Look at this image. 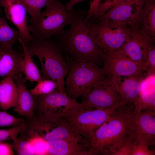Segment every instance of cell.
<instances>
[{"instance_id":"obj_36","label":"cell","mask_w":155,"mask_h":155,"mask_svg":"<svg viewBox=\"0 0 155 155\" xmlns=\"http://www.w3.org/2000/svg\"><path fill=\"white\" fill-rule=\"evenodd\" d=\"M85 0H70L65 5L66 7L69 9H71L73 7V6Z\"/></svg>"},{"instance_id":"obj_1","label":"cell","mask_w":155,"mask_h":155,"mask_svg":"<svg viewBox=\"0 0 155 155\" xmlns=\"http://www.w3.org/2000/svg\"><path fill=\"white\" fill-rule=\"evenodd\" d=\"M135 111L133 106L125 103L96 130L89 141L93 155H113L132 138V117Z\"/></svg>"},{"instance_id":"obj_3","label":"cell","mask_w":155,"mask_h":155,"mask_svg":"<svg viewBox=\"0 0 155 155\" xmlns=\"http://www.w3.org/2000/svg\"><path fill=\"white\" fill-rule=\"evenodd\" d=\"M87 13L84 10H76L74 7L68 9L59 0H54L43 11L30 18L29 30L34 38L48 39L62 33L65 26L85 17Z\"/></svg>"},{"instance_id":"obj_14","label":"cell","mask_w":155,"mask_h":155,"mask_svg":"<svg viewBox=\"0 0 155 155\" xmlns=\"http://www.w3.org/2000/svg\"><path fill=\"white\" fill-rule=\"evenodd\" d=\"M0 5L4 8L7 19L18 29L19 38L27 45L34 38L29 30L27 12L24 7L18 0H0Z\"/></svg>"},{"instance_id":"obj_35","label":"cell","mask_w":155,"mask_h":155,"mask_svg":"<svg viewBox=\"0 0 155 155\" xmlns=\"http://www.w3.org/2000/svg\"><path fill=\"white\" fill-rule=\"evenodd\" d=\"M14 154L11 144L5 142H0V155Z\"/></svg>"},{"instance_id":"obj_28","label":"cell","mask_w":155,"mask_h":155,"mask_svg":"<svg viewBox=\"0 0 155 155\" xmlns=\"http://www.w3.org/2000/svg\"><path fill=\"white\" fill-rule=\"evenodd\" d=\"M131 155H154L155 151L136 139L134 136L130 141Z\"/></svg>"},{"instance_id":"obj_29","label":"cell","mask_w":155,"mask_h":155,"mask_svg":"<svg viewBox=\"0 0 155 155\" xmlns=\"http://www.w3.org/2000/svg\"><path fill=\"white\" fill-rule=\"evenodd\" d=\"M24 118L17 117L4 111H0V127H16L24 123Z\"/></svg>"},{"instance_id":"obj_31","label":"cell","mask_w":155,"mask_h":155,"mask_svg":"<svg viewBox=\"0 0 155 155\" xmlns=\"http://www.w3.org/2000/svg\"><path fill=\"white\" fill-rule=\"evenodd\" d=\"M26 139L31 144L34 155H47L46 141L42 138L38 137Z\"/></svg>"},{"instance_id":"obj_7","label":"cell","mask_w":155,"mask_h":155,"mask_svg":"<svg viewBox=\"0 0 155 155\" xmlns=\"http://www.w3.org/2000/svg\"><path fill=\"white\" fill-rule=\"evenodd\" d=\"M89 20L91 33L104 56L119 49L129 38L133 29L108 20L96 23Z\"/></svg>"},{"instance_id":"obj_20","label":"cell","mask_w":155,"mask_h":155,"mask_svg":"<svg viewBox=\"0 0 155 155\" xmlns=\"http://www.w3.org/2000/svg\"><path fill=\"white\" fill-rule=\"evenodd\" d=\"M18 97L16 85L12 78L8 77L0 81V108L6 111L16 104Z\"/></svg>"},{"instance_id":"obj_33","label":"cell","mask_w":155,"mask_h":155,"mask_svg":"<svg viewBox=\"0 0 155 155\" xmlns=\"http://www.w3.org/2000/svg\"><path fill=\"white\" fill-rule=\"evenodd\" d=\"M147 70L149 74H154L155 71V47L152 46L147 53Z\"/></svg>"},{"instance_id":"obj_16","label":"cell","mask_w":155,"mask_h":155,"mask_svg":"<svg viewBox=\"0 0 155 155\" xmlns=\"http://www.w3.org/2000/svg\"><path fill=\"white\" fill-rule=\"evenodd\" d=\"M143 77L142 73L134 76L112 77L108 81L116 88L122 100L134 106L136 110L141 93Z\"/></svg>"},{"instance_id":"obj_27","label":"cell","mask_w":155,"mask_h":155,"mask_svg":"<svg viewBox=\"0 0 155 155\" xmlns=\"http://www.w3.org/2000/svg\"><path fill=\"white\" fill-rule=\"evenodd\" d=\"M11 144L17 155H34L32 147L26 139L18 137L12 140Z\"/></svg>"},{"instance_id":"obj_8","label":"cell","mask_w":155,"mask_h":155,"mask_svg":"<svg viewBox=\"0 0 155 155\" xmlns=\"http://www.w3.org/2000/svg\"><path fill=\"white\" fill-rule=\"evenodd\" d=\"M117 109H74L67 111L63 117L77 133L89 142L96 130L108 120Z\"/></svg>"},{"instance_id":"obj_19","label":"cell","mask_w":155,"mask_h":155,"mask_svg":"<svg viewBox=\"0 0 155 155\" xmlns=\"http://www.w3.org/2000/svg\"><path fill=\"white\" fill-rule=\"evenodd\" d=\"M22 73L12 78L18 90L17 102L13 110L23 117L27 119L34 114L35 99L34 96L27 89L25 84L26 80Z\"/></svg>"},{"instance_id":"obj_4","label":"cell","mask_w":155,"mask_h":155,"mask_svg":"<svg viewBox=\"0 0 155 155\" xmlns=\"http://www.w3.org/2000/svg\"><path fill=\"white\" fill-rule=\"evenodd\" d=\"M26 46L32 57L36 56L39 59L41 65V75L45 79L55 81L57 89L65 91V78L69 66L60 45L49 39L34 38Z\"/></svg>"},{"instance_id":"obj_37","label":"cell","mask_w":155,"mask_h":155,"mask_svg":"<svg viewBox=\"0 0 155 155\" xmlns=\"http://www.w3.org/2000/svg\"><path fill=\"white\" fill-rule=\"evenodd\" d=\"M0 7H1V6H0Z\"/></svg>"},{"instance_id":"obj_2","label":"cell","mask_w":155,"mask_h":155,"mask_svg":"<svg viewBox=\"0 0 155 155\" xmlns=\"http://www.w3.org/2000/svg\"><path fill=\"white\" fill-rule=\"evenodd\" d=\"M81 18L55 37L57 42L69 56L77 62H92L98 65L104 55L95 42L91 33L90 22Z\"/></svg>"},{"instance_id":"obj_9","label":"cell","mask_w":155,"mask_h":155,"mask_svg":"<svg viewBox=\"0 0 155 155\" xmlns=\"http://www.w3.org/2000/svg\"><path fill=\"white\" fill-rule=\"evenodd\" d=\"M34 114L51 117H63L67 111L84 109L81 103L68 95L65 91L56 89L45 95L34 96Z\"/></svg>"},{"instance_id":"obj_11","label":"cell","mask_w":155,"mask_h":155,"mask_svg":"<svg viewBox=\"0 0 155 155\" xmlns=\"http://www.w3.org/2000/svg\"><path fill=\"white\" fill-rule=\"evenodd\" d=\"M145 0H134L119 3L101 16L97 22L107 20L126 25L133 29L140 27Z\"/></svg>"},{"instance_id":"obj_30","label":"cell","mask_w":155,"mask_h":155,"mask_svg":"<svg viewBox=\"0 0 155 155\" xmlns=\"http://www.w3.org/2000/svg\"><path fill=\"white\" fill-rule=\"evenodd\" d=\"M25 128L24 123L19 126L13 127L6 129H0V142H5L8 140H13Z\"/></svg>"},{"instance_id":"obj_21","label":"cell","mask_w":155,"mask_h":155,"mask_svg":"<svg viewBox=\"0 0 155 155\" xmlns=\"http://www.w3.org/2000/svg\"><path fill=\"white\" fill-rule=\"evenodd\" d=\"M140 28L152 39L155 40V0H145Z\"/></svg>"},{"instance_id":"obj_13","label":"cell","mask_w":155,"mask_h":155,"mask_svg":"<svg viewBox=\"0 0 155 155\" xmlns=\"http://www.w3.org/2000/svg\"><path fill=\"white\" fill-rule=\"evenodd\" d=\"M154 41L140 28L133 29L129 38L115 52L135 62L147 65V53L149 49L154 45Z\"/></svg>"},{"instance_id":"obj_26","label":"cell","mask_w":155,"mask_h":155,"mask_svg":"<svg viewBox=\"0 0 155 155\" xmlns=\"http://www.w3.org/2000/svg\"><path fill=\"white\" fill-rule=\"evenodd\" d=\"M57 89L56 82L51 80L44 79L38 82L37 85L30 92L33 96L45 95Z\"/></svg>"},{"instance_id":"obj_25","label":"cell","mask_w":155,"mask_h":155,"mask_svg":"<svg viewBox=\"0 0 155 155\" xmlns=\"http://www.w3.org/2000/svg\"><path fill=\"white\" fill-rule=\"evenodd\" d=\"M155 90L141 93L135 112L148 110L155 111Z\"/></svg>"},{"instance_id":"obj_22","label":"cell","mask_w":155,"mask_h":155,"mask_svg":"<svg viewBox=\"0 0 155 155\" xmlns=\"http://www.w3.org/2000/svg\"><path fill=\"white\" fill-rule=\"evenodd\" d=\"M18 41L21 44L24 51L23 73L25 78L31 82H38L45 79L41 75L38 68L33 61L27 47L22 40L19 38Z\"/></svg>"},{"instance_id":"obj_6","label":"cell","mask_w":155,"mask_h":155,"mask_svg":"<svg viewBox=\"0 0 155 155\" xmlns=\"http://www.w3.org/2000/svg\"><path fill=\"white\" fill-rule=\"evenodd\" d=\"M25 128L19 137L25 139L41 138L46 141L74 139H85L77 133L63 117H51L34 114L25 119Z\"/></svg>"},{"instance_id":"obj_17","label":"cell","mask_w":155,"mask_h":155,"mask_svg":"<svg viewBox=\"0 0 155 155\" xmlns=\"http://www.w3.org/2000/svg\"><path fill=\"white\" fill-rule=\"evenodd\" d=\"M47 155H93L88 141L68 139L47 141Z\"/></svg>"},{"instance_id":"obj_12","label":"cell","mask_w":155,"mask_h":155,"mask_svg":"<svg viewBox=\"0 0 155 155\" xmlns=\"http://www.w3.org/2000/svg\"><path fill=\"white\" fill-rule=\"evenodd\" d=\"M103 63V68L111 78L137 75L146 71L147 67L117 52L105 56Z\"/></svg>"},{"instance_id":"obj_23","label":"cell","mask_w":155,"mask_h":155,"mask_svg":"<svg viewBox=\"0 0 155 155\" xmlns=\"http://www.w3.org/2000/svg\"><path fill=\"white\" fill-rule=\"evenodd\" d=\"M2 13L0 10V45L8 44L13 45L18 41L19 32L12 28L7 21L1 16Z\"/></svg>"},{"instance_id":"obj_24","label":"cell","mask_w":155,"mask_h":155,"mask_svg":"<svg viewBox=\"0 0 155 155\" xmlns=\"http://www.w3.org/2000/svg\"><path fill=\"white\" fill-rule=\"evenodd\" d=\"M25 7L27 12L33 18L40 12L41 9L46 7L54 0H18Z\"/></svg>"},{"instance_id":"obj_38","label":"cell","mask_w":155,"mask_h":155,"mask_svg":"<svg viewBox=\"0 0 155 155\" xmlns=\"http://www.w3.org/2000/svg\"><path fill=\"white\" fill-rule=\"evenodd\" d=\"M0 10H1L0 9Z\"/></svg>"},{"instance_id":"obj_34","label":"cell","mask_w":155,"mask_h":155,"mask_svg":"<svg viewBox=\"0 0 155 155\" xmlns=\"http://www.w3.org/2000/svg\"><path fill=\"white\" fill-rule=\"evenodd\" d=\"M102 0H90V5L86 19L89 20L96 15L101 4Z\"/></svg>"},{"instance_id":"obj_5","label":"cell","mask_w":155,"mask_h":155,"mask_svg":"<svg viewBox=\"0 0 155 155\" xmlns=\"http://www.w3.org/2000/svg\"><path fill=\"white\" fill-rule=\"evenodd\" d=\"M69 66L65 81V91L76 100L94 86L108 81L111 78L104 69L92 62H77L67 55Z\"/></svg>"},{"instance_id":"obj_15","label":"cell","mask_w":155,"mask_h":155,"mask_svg":"<svg viewBox=\"0 0 155 155\" xmlns=\"http://www.w3.org/2000/svg\"><path fill=\"white\" fill-rule=\"evenodd\" d=\"M134 137L150 148L155 144V111L135 112L132 117Z\"/></svg>"},{"instance_id":"obj_10","label":"cell","mask_w":155,"mask_h":155,"mask_svg":"<svg viewBox=\"0 0 155 155\" xmlns=\"http://www.w3.org/2000/svg\"><path fill=\"white\" fill-rule=\"evenodd\" d=\"M81 97V103L86 110L117 109L125 103L108 81L94 86Z\"/></svg>"},{"instance_id":"obj_32","label":"cell","mask_w":155,"mask_h":155,"mask_svg":"<svg viewBox=\"0 0 155 155\" xmlns=\"http://www.w3.org/2000/svg\"><path fill=\"white\" fill-rule=\"evenodd\" d=\"M134 0H106L102 3L95 16L92 19H96L102 15L115 5L123 2Z\"/></svg>"},{"instance_id":"obj_18","label":"cell","mask_w":155,"mask_h":155,"mask_svg":"<svg viewBox=\"0 0 155 155\" xmlns=\"http://www.w3.org/2000/svg\"><path fill=\"white\" fill-rule=\"evenodd\" d=\"M24 53L15 50L13 45H0V78H3L23 73Z\"/></svg>"}]
</instances>
